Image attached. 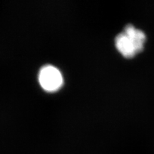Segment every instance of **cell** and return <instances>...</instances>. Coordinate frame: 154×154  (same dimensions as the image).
I'll use <instances>...</instances> for the list:
<instances>
[{"label": "cell", "instance_id": "cell-1", "mask_svg": "<svg viewBox=\"0 0 154 154\" xmlns=\"http://www.w3.org/2000/svg\"><path fill=\"white\" fill-rule=\"evenodd\" d=\"M146 34L141 30L128 24L124 32L116 37V47L126 58H132L143 49Z\"/></svg>", "mask_w": 154, "mask_h": 154}, {"label": "cell", "instance_id": "cell-2", "mask_svg": "<svg viewBox=\"0 0 154 154\" xmlns=\"http://www.w3.org/2000/svg\"><path fill=\"white\" fill-rule=\"evenodd\" d=\"M38 82L45 91L53 92L61 87L63 81L59 69L51 65H47L42 67L40 70Z\"/></svg>", "mask_w": 154, "mask_h": 154}]
</instances>
